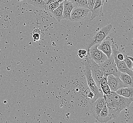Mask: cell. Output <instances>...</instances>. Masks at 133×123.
Here are the masks:
<instances>
[{"instance_id":"6da1fadb","label":"cell","mask_w":133,"mask_h":123,"mask_svg":"<svg viewBox=\"0 0 133 123\" xmlns=\"http://www.w3.org/2000/svg\"><path fill=\"white\" fill-rule=\"evenodd\" d=\"M103 98L111 119L117 118L123 110L129 107L133 102V98H125L114 91L109 95H103Z\"/></svg>"},{"instance_id":"7a4b0ae2","label":"cell","mask_w":133,"mask_h":123,"mask_svg":"<svg viewBox=\"0 0 133 123\" xmlns=\"http://www.w3.org/2000/svg\"><path fill=\"white\" fill-rule=\"evenodd\" d=\"M84 64L85 66V69L84 73L87 80V83L88 86L90 89L91 92L93 94V99L91 102L94 101L96 99L101 97H103V93L101 90L98 88V87L96 85V83L93 79L91 72V66L90 64V56L87 53L86 56L85 57L84 61Z\"/></svg>"},{"instance_id":"3957f363","label":"cell","mask_w":133,"mask_h":123,"mask_svg":"<svg viewBox=\"0 0 133 123\" xmlns=\"http://www.w3.org/2000/svg\"><path fill=\"white\" fill-rule=\"evenodd\" d=\"M112 29V25L111 24H108L101 29L93 35L91 40H89L86 46V50L88 51L91 46L94 45L99 44L101 43L105 38H106Z\"/></svg>"},{"instance_id":"277c9868","label":"cell","mask_w":133,"mask_h":123,"mask_svg":"<svg viewBox=\"0 0 133 123\" xmlns=\"http://www.w3.org/2000/svg\"><path fill=\"white\" fill-rule=\"evenodd\" d=\"M102 70L104 76L112 74L115 76L118 77L120 72L118 71L117 65L115 64L113 57L111 56L107 59L104 63L99 64Z\"/></svg>"},{"instance_id":"5b68a950","label":"cell","mask_w":133,"mask_h":123,"mask_svg":"<svg viewBox=\"0 0 133 123\" xmlns=\"http://www.w3.org/2000/svg\"><path fill=\"white\" fill-rule=\"evenodd\" d=\"M98 45L95 44L91 46L87 51V53L89 54L91 59L95 62L97 64H99L104 63L108 58L102 51L98 48Z\"/></svg>"},{"instance_id":"8992f818","label":"cell","mask_w":133,"mask_h":123,"mask_svg":"<svg viewBox=\"0 0 133 123\" xmlns=\"http://www.w3.org/2000/svg\"><path fill=\"white\" fill-rule=\"evenodd\" d=\"M90 64L91 66V72L94 80L98 88L101 90L100 83L103 77L104 76L102 70L99 64H97L95 62L91 59L90 57Z\"/></svg>"},{"instance_id":"52a82bcc","label":"cell","mask_w":133,"mask_h":123,"mask_svg":"<svg viewBox=\"0 0 133 123\" xmlns=\"http://www.w3.org/2000/svg\"><path fill=\"white\" fill-rule=\"evenodd\" d=\"M91 11L88 8L75 7L71 14L70 21L79 22L84 20Z\"/></svg>"},{"instance_id":"ba28073f","label":"cell","mask_w":133,"mask_h":123,"mask_svg":"<svg viewBox=\"0 0 133 123\" xmlns=\"http://www.w3.org/2000/svg\"><path fill=\"white\" fill-rule=\"evenodd\" d=\"M107 80L111 91L116 92L120 88L127 87L120 79L119 78L114 75L110 74L107 76Z\"/></svg>"},{"instance_id":"9c48e42d","label":"cell","mask_w":133,"mask_h":123,"mask_svg":"<svg viewBox=\"0 0 133 123\" xmlns=\"http://www.w3.org/2000/svg\"><path fill=\"white\" fill-rule=\"evenodd\" d=\"M105 104L106 102L103 97L99 98L95 101L91 102V112L95 118H97Z\"/></svg>"},{"instance_id":"30bf717a","label":"cell","mask_w":133,"mask_h":123,"mask_svg":"<svg viewBox=\"0 0 133 123\" xmlns=\"http://www.w3.org/2000/svg\"><path fill=\"white\" fill-rule=\"evenodd\" d=\"M113 40L112 39L105 38L101 43H100L98 48L106 55L108 58L112 56V44Z\"/></svg>"},{"instance_id":"8fae6325","label":"cell","mask_w":133,"mask_h":123,"mask_svg":"<svg viewBox=\"0 0 133 123\" xmlns=\"http://www.w3.org/2000/svg\"><path fill=\"white\" fill-rule=\"evenodd\" d=\"M106 0H96L91 11V15L90 20H93L96 17L104 16L103 13V6Z\"/></svg>"},{"instance_id":"7c38bea8","label":"cell","mask_w":133,"mask_h":123,"mask_svg":"<svg viewBox=\"0 0 133 123\" xmlns=\"http://www.w3.org/2000/svg\"><path fill=\"white\" fill-rule=\"evenodd\" d=\"M114 59L115 64L117 65V69L120 72L126 73L131 76L133 79V71L129 69L125 64L124 60H119L117 59L116 56H113Z\"/></svg>"},{"instance_id":"4fadbf2b","label":"cell","mask_w":133,"mask_h":123,"mask_svg":"<svg viewBox=\"0 0 133 123\" xmlns=\"http://www.w3.org/2000/svg\"><path fill=\"white\" fill-rule=\"evenodd\" d=\"M63 19L70 20L71 14L75 6L71 1L64 0L63 2Z\"/></svg>"},{"instance_id":"5bb4252c","label":"cell","mask_w":133,"mask_h":123,"mask_svg":"<svg viewBox=\"0 0 133 123\" xmlns=\"http://www.w3.org/2000/svg\"><path fill=\"white\" fill-rule=\"evenodd\" d=\"M96 119L101 123H106L111 119L109 117L108 109L106 104L104 105V107Z\"/></svg>"},{"instance_id":"9a60e30c","label":"cell","mask_w":133,"mask_h":123,"mask_svg":"<svg viewBox=\"0 0 133 123\" xmlns=\"http://www.w3.org/2000/svg\"><path fill=\"white\" fill-rule=\"evenodd\" d=\"M116 92L120 96L125 98H133V87L120 88Z\"/></svg>"},{"instance_id":"2e32d148","label":"cell","mask_w":133,"mask_h":123,"mask_svg":"<svg viewBox=\"0 0 133 123\" xmlns=\"http://www.w3.org/2000/svg\"><path fill=\"white\" fill-rule=\"evenodd\" d=\"M118 77L127 87H133V79L129 74L126 73L121 72Z\"/></svg>"},{"instance_id":"e0dca14e","label":"cell","mask_w":133,"mask_h":123,"mask_svg":"<svg viewBox=\"0 0 133 123\" xmlns=\"http://www.w3.org/2000/svg\"><path fill=\"white\" fill-rule=\"evenodd\" d=\"M100 86L102 93L103 95H109L111 93V90L109 87L108 80H107V77L103 76L102 80H101Z\"/></svg>"},{"instance_id":"ac0fdd59","label":"cell","mask_w":133,"mask_h":123,"mask_svg":"<svg viewBox=\"0 0 133 123\" xmlns=\"http://www.w3.org/2000/svg\"><path fill=\"white\" fill-rule=\"evenodd\" d=\"M63 2L60 3L57 8L55 9L52 12L57 21L60 22L63 19Z\"/></svg>"},{"instance_id":"d6986e66","label":"cell","mask_w":133,"mask_h":123,"mask_svg":"<svg viewBox=\"0 0 133 123\" xmlns=\"http://www.w3.org/2000/svg\"><path fill=\"white\" fill-rule=\"evenodd\" d=\"M29 4L37 8H43L45 9L46 4L44 0H26Z\"/></svg>"},{"instance_id":"ffe728a7","label":"cell","mask_w":133,"mask_h":123,"mask_svg":"<svg viewBox=\"0 0 133 123\" xmlns=\"http://www.w3.org/2000/svg\"><path fill=\"white\" fill-rule=\"evenodd\" d=\"M75 7L88 8V0H71Z\"/></svg>"},{"instance_id":"44dd1931","label":"cell","mask_w":133,"mask_h":123,"mask_svg":"<svg viewBox=\"0 0 133 123\" xmlns=\"http://www.w3.org/2000/svg\"><path fill=\"white\" fill-rule=\"evenodd\" d=\"M60 4V3L57 2H53L52 3H51L50 4H49L48 5L46 6L45 7V10L48 11L50 12H52V11L56 9V8H57L58 7L59 5Z\"/></svg>"},{"instance_id":"7402d4cb","label":"cell","mask_w":133,"mask_h":123,"mask_svg":"<svg viewBox=\"0 0 133 123\" xmlns=\"http://www.w3.org/2000/svg\"><path fill=\"white\" fill-rule=\"evenodd\" d=\"M124 61L125 62V64L127 65L129 69L132 70L133 67V63L131 59H130L128 56H125V58L124 59Z\"/></svg>"},{"instance_id":"603a6c76","label":"cell","mask_w":133,"mask_h":123,"mask_svg":"<svg viewBox=\"0 0 133 123\" xmlns=\"http://www.w3.org/2000/svg\"><path fill=\"white\" fill-rule=\"evenodd\" d=\"M87 54V51L86 49H80L78 51V55L81 58H83L86 56Z\"/></svg>"},{"instance_id":"cb8c5ba5","label":"cell","mask_w":133,"mask_h":123,"mask_svg":"<svg viewBox=\"0 0 133 123\" xmlns=\"http://www.w3.org/2000/svg\"><path fill=\"white\" fill-rule=\"evenodd\" d=\"M96 1V0H88V8L90 11H91L93 8Z\"/></svg>"},{"instance_id":"d4e9b609","label":"cell","mask_w":133,"mask_h":123,"mask_svg":"<svg viewBox=\"0 0 133 123\" xmlns=\"http://www.w3.org/2000/svg\"><path fill=\"white\" fill-rule=\"evenodd\" d=\"M112 56H116L117 59L119 60H124V59L125 58V56L124 54H122L120 52L117 54V55H112Z\"/></svg>"},{"instance_id":"484cf974","label":"cell","mask_w":133,"mask_h":123,"mask_svg":"<svg viewBox=\"0 0 133 123\" xmlns=\"http://www.w3.org/2000/svg\"><path fill=\"white\" fill-rule=\"evenodd\" d=\"M32 38L34 41L35 42L38 41L40 39V34L38 33H35L33 34V35H32Z\"/></svg>"},{"instance_id":"4316f807","label":"cell","mask_w":133,"mask_h":123,"mask_svg":"<svg viewBox=\"0 0 133 123\" xmlns=\"http://www.w3.org/2000/svg\"><path fill=\"white\" fill-rule=\"evenodd\" d=\"M33 32L34 33H38V34H40V30L39 29H35L34 30H33Z\"/></svg>"},{"instance_id":"83f0119b","label":"cell","mask_w":133,"mask_h":123,"mask_svg":"<svg viewBox=\"0 0 133 123\" xmlns=\"http://www.w3.org/2000/svg\"><path fill=\"white\" fill-rule=\"evenodd\" d=\"M64 0H54L53 2H58L59 3H62V2H64Z\"/></svg>"},{"instance_id":"f1b7e54d","label":"cell","mask_w":133,"mask_h":123,"mask_svg":"<svg viewBox=\"0 0 133 123\" xmlns=\"http://www.w3.org/2000/svg\"><path fill=\"white\" fill-rule=\"evenodd\" d=\"M128 57H129V58L130 59H131V60H132V61H133V57H131V56H128ZM132 71H133V67H132Z\"/></svg>"},{"instance_id":"f546056e","label":"cell","mask_w":133,"mask_h":123,"mask_svg":"<svg viewBox=\"0 0 133 123\" xmlns=\"http://www.w3.org/2000/svg\"><path fill=\"white\" fill-rule=\"evenodd\" d=\"M132 27L133 28V14L132 15Z\"/></svg>"},{"instance_id":"4dcf8cb0","label":"cell","mask_w":133,"mask_h":123,"mask_svg":"<svg viewBox=\"0 0 133 123\" xmlns=\"http://www.w3.org/2000/svg\"><path fill=\"white\" fill-rule=\"evenodd\" d=\"M132 42H133V38H132Z\"/></svg>"},{"instance_id":"1f68e13d","label":"cell","mask_w":133,"mask_h":123,"mask_svg":"<svg viewBox=\"0 0 133 123\" xmlns=\"http://www.w3.org/2000/svg\"><path fill=\"white\" fill-rule=\"evenodd\" d=\"M68 1H71V0H68Z\"/></svg>"},{"instance_id":"d6a6232c","label":"cell","mask_w":133,"mask_h":123,"mask_svg":"<svg viewBox=\"0 0 133 123\" xmlns=\"http://www.w3.org/2000/svg\"><path fill=\"white\" fill-rule=\"evenodd\" d=\"M44 2H45V0H44Z\"/></svg>"}]
</instances>
